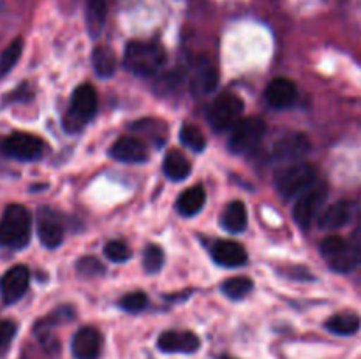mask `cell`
Wrapping results in <instances>:
<instances>
[{"mask_svg": "<svg viewBox=\"0 0 361 359\" xmlns=\"http://www.w3.org/2000/svg\"><path fill=\"white\" fill-rule=\"evenodd\" d=\"M212 257L219 266L226 267H238L247 263V252L240 243L229 241V239H221L212 248Z\"/></svg>", "mask_w": 361, "mask_h": 359, "instance_id": "17", "label": "cell"}, {"mask_svg": "<svg viewBox=\"0 0 361 359\" xmlns=\"http://www.w3.org/2000/svg\"><path fill=\"white\" fill-rule=\"evenodd\" d=\"M97 111V94H95L92 84H81L74 90L73 99H71L69 120L71 122L85 123L94 118Z\"/></svg>", "mask_w": 361, "mask_h": 359, "instance_id": "9", "label": "cell"}, {"mask_svg": "<svg viewBox=\"0 0 361 359\" xmlns=\"http://www.w3.org/2000/svg\"><path fill=\"white\" fill-rule=\"evenodd\" d=\"M204 201H207V194H204L203 187H190V189L183 190L182 196L178 197V201H176V210L183 217H194V215H197L203 210Z\"/></svg>", "mask_w": 361, "mask_h": 359, "instance_id": "20", "label": "cell"}, {"mask_svg": "<svg viewBox=\"0 0 361 359\" xmlns=\"http://www.w3.org/2000/svg\"><path fill=\"white\" fill-rule=\"evenodd\" d=\"M217 87V70L207 60H197L190 76V92L194 97H203Z\"/></svg>", "mask_w": 361, "mask_h": 359, "instance_id": "16", "label": "cell"}, {"mask_svg": "<svg viewBox=\"0 0 361 359\" xmlns=\"http://www.w3.org/2000/svg\"><path fill=\"white\" fill-rule=\"evenodd\" d=\"M345 246V239L341 238V236H328L323 243H321V253L330 260H334L335 257L341 256V252Z\"/></svg>", "mask_w": 361, "mask_h": 359, "instance_id": "31", "label": "cell"}, {"mask_svg": "<svg viewBox=\"0 0 361 359\" xmlns=\"http://www.w3.org/2000/svg\"><path fill=\"white\" fill-rule=\"evenodd\" d=\"M104 253L111 263H126L130 259V250L122 241H109L104 246Z\"/></svg>", "mask_w": 361, "mask_h": 359, "instance_id": "32", "label": "cell"}, {"mask_svg": "<svg viewBox=\"0 0 361 359\" xmlns=\"http://www.w3.org/2000/svg\"><path fill=\"white\" fill-rule=\"evenodd\" d=\"M267 123L259 116H249L243 118L233 127L231 136H229V150L236 155H245L256 150L263 141Z\"/></svg>", "mask_w": 361, "mask_h": 359, "instance_id": "4", "label": "cell"}, {"mask_svg": "<svg viewBox=\"0 0 361 359\" xmlns=\"http://www.w3.org/2000/svg\"><path fill=\"white\" fill-rule=\"evenodd\" d=\"M252 287L254 284L250 278L233 277L221 285V291L224 292L229 299H243L245 296H249V292L252 291Z\"/></svg>", "mask_w": 361, "mask_h": 359, "instance_id": "26", "label": "cell"}, {"mask_svg": "<svg viewBox=\"0 0 361 359\" xmlns=\"http://www.w3.org/2000/svg\"><path fill=\"white\" fill-rule=\"evenodd\" d=\"M143 264H145V270H147L148 273H155V271L161 270L162 264H164V252H162L161 246L157 245L147 246L143 256Z\"/></svg>", "mask_w": 361, "mask_h": 359, "instance_id": "30", "label": "cell"}, {"mask_svg": "<svg viewBox=\"0 0 361 359\" xmlns=\"http://www.w3.org/2000/svg\"><path fill=\"white\" fill-rule=\"evenodd\" d=\"M78 271L87 277H97V275L104 273V266L94 257H83L78 260Z\"/></svg>", "mask_w": 361, "mask_h": 359, "instance_id": "33", "label": "cell"}, {"mask_svg": "<svg viewBox=\"0 0 361 359\" xmlns=\"http://www.w3.org/2000/svg\"><path fill=\"white\" fill-rule=\"evenodd\" d=\"M159 348L168 354H194L200 351V338L192 331H164L157 340Z\"/></svg>", "mask_w": 361, "mask_h": 359, "instance_id": "10", "label": "cell"}, {"mask_svg": "<svg viewBox=\"0 0 361 359\" xmlns=\"http://www.w3.org/2000/svg\"><path fill=\"white\" fill-rule=\"evenodd\" d=\"M106 11H108L106 0H88L87 2L85 20H87V28L92 35L101 34L106 21Z\"/></svg>", "mask_w": 361, "mask_h": 359, "instance_id": "24", "label": "cell"}, {"mask_svg": "<svg viewBox=\"0 0 361 359\" xmlns=\"http://www.w3.org/2000/svg\"><path fill=\"white\" fill-rule=\"evenodd\" d=\"M310 151V141L305 134L302 132H289L277 139L274 146V157L286 162H298Z\"/></svg>", "mask_w": 361, "mask_h": 359, "instance_id": "8", "label": "cell"}, {"mask_svg": "<svg viewBox=\"0 0 361 359\" xmlns=\"http://www.w3.org/2000/svg\"><path fill=\"white\" fill-rule=\"evenodd\" d=\"M71 351L76 359H99L102 351V336L95 327H81L73 336Z\"/></svg>", "mask_w": 361, "mask_h": 359, "instance_id": "12", "label": "cell"}, {"mask_svg": "<svg viewBox=\"0 0 361 359\" xmlns=\"http://www.w3.org/2000/svg\"><path fill=\"white\" fill-rule=\"evenodd\" d=\"M16 334V324L13 320L0 319V352L6 351Z\"/></svg>", "mask_w": 361, "mask_h": 359, "instance_id": "34", "label": "cell"}, {"mask_svg": "<svg viewBox=\"0 0 361 359\" xmlns=\"http://www.w3.org/2000/svg\"><path fill=\"white\" fill-rule=\"evenodd\" d=\"M328 196V185L321 180H316L310 187H307L296 199L295 208H293V218L302 229L310 227V224L316 218L317 211L323 206Z\"/></svg>", "mask_w": 361, "mask_h": 359, "instance_id": "5", "label": "cell"}, {"mask_svg": "<svg viewBox=\"0 0 361 359\" xmlns=\"http://www.w3.org/2000/svg\"><path fill=\"white\" fill-rule=\"evenodd\" d=\"M123 62L137 76H154L166 62V53L155 42L133 41L126 46Z\"/></svg>", "mask_w": 361, "mask_h": 359, "instance_id": "2", "label": "cell"}, {"mask_svg": "<svg viewBox=\"0 0 361 359\" xmlns=\"http://www.w3.org/2000/svg\"><path fill=\"white\" fill-rule=\"evenodd\" d=\"M222 227L229 232H242L247 227V208L242 201H233L222 213Z\"/></svg>", "mask_w": 361, "mask_h": 359, "instance_id": "22", "label": "cell"}, {"mask_svg": "<svg viewBox=\"0 0 361 359\" xmlns=\"http://www.w3.org/2000/svg\"><path fill=\"white\" fill-rule=\"evenodd\" d=\"M356 206L351 201H338L328 206L319 217V227L324 231H338L355 218Z\"/></svg>", "mask_w": 361, "mask_h": 359, "instance_id": "13", "label": "cell"}, {"mask_svg": "<svg viewBox=\"0 0 361 359\" xmlns=\"http://www.w3.org/2000/svg\"><path fill=\"white\" fill-rule=\"evenodd\" d=\"M32 217L21 204H11L0 218V245L7 248H23L30 241Z\"/></svg>", "mask_w": 361, "mask_h": 359, "instance_id": "1", "label": "cell"}, {"mask_svg": "<svg viewBox=\"0 0 361 359\" xmlns=\"http://www.w3.org/2000/svg\"><path fill=\"white\" fill-rule=\"evenodd\" d=\"M92 62H94V69L95 73H97V76L109 77L115 74V69H116L115 55H113L111 49L106 48V46H99V48L94 49Z\"/></svg>", "mask_w": 361, "mask_h": 359, "instance_id": "25", "label": "cell"}, {"mask_svg": "<svg viewBox=\"0 0 361 359\" xmlns=\"http://www.w3.org/2000/svg\"><path fill=\"white\" fill-rule=\"evenodd\" d=\"M361 264V225L353 232L351 239H345L341 256L330 260V266L337 271H351Z\"/></svg>", "mask_w": 361, "mask_h": 359, "instance_id": "18", "label": "cell"}, {"mask_svg": "<svg viewBox=\"0 0 361 359\" xmlns=\"http://www.w3.org/2000/svg\"><path fill=\"white\" fill-rule=\"evenodd\" d=\"M226 359H231V358H226Z\"/></svg>", "mask_w": 361, "mask_h": 359, "instance_id": "35", "label": "cell"}, {"mask_svg": "<svg viewBox=\"0 0 361 359\" xmlns=\"http://www.w3.org/2000/svg\"><path fill=\"white\" fill-rule=\"evenodd\" d=\"M109 155L120 162H127V164H141L148 158L147 146L141 143L136 137L123 136L113 143Z\"/></svg>", "mask_w": 361, "mask_h": 359, "instance_id": "14", "label": "cell"}, {"mask_svg": "<svg viewBox=\"0 0 361 359\" xmlns=\"http://www.w3.org/2000/svg\"><path fill=\"white\" fill-rule=\"evenodd\" d=\"M37 234L42 245L48 248H56L63 239V225L56 220L55 215H51L49 211H42L39 215Z\"/></svg>", "mask_w": 361, "mask_h": 359, "instance_id": "19", "label": "cell"}, {"mask_svg": "<svg viewBox=\"0 0 361 359\" xmlns=\"http://www.w3.org/2000/svg\"><path fill=\"white\" fill-rule=\"evenodd\" d=\"M21 51H23V39L16 37L0 55V77H4L6 74H9L13 70V67L16 65V62L20 60Z\"/></svg>", "mask_w": 361, "mask_h": 359, "instance_id": "27", "label": "cell"}, {"mask_svg": "<svg viewBox=\"0 0 361 359\" xmlns=\"http://www.w3.org/2000/svg\"><path fill=\"white\" fill-rule=\"evenodd\" d=\"M4 155L16 160H37L42 155V141L27 132H14L2 143Z\"/></svg>", "mask_w": 361, "mask_h": 359, "instance_id": "7", "label": "cell"}, {"mask_svg": "<svg viewBox=\"0 0 361 359\" xmlns=\"http://www.w3.org/2000/svg\"><path fill=\"white\" fill-rule=\"evenodd\" d=\"M148 305V298L145 292H130V294L123 296L122 299H120V308L126 310V312L129 313H137L141 312V310L147 308Z\"/></svg>", "mask_w": 361, "mask_h": 359, "instance_id": "29", "label": "cell"}, {"mask_svg": "<svg viewBox=\"0 0 361 359\" xmlns=\"http://www.w3.org/2000/svg\"><path fill=\"white\" fill-rule=\"evenodd\" d=\"M164 172L173 182L185 180L190 175V162L185 155L178 150H171L164 157Z\"/></svg>", "mask_w": 361, "mask_h": 359, "instance_id": "21", "label": "cell"}, {"mask_svg": "<svg viewBox=\"0 0 361 359\" xmlns=\"http://www.w3.org/2000/svg\"><path fill=\"white\" fill-rule=\"evenodd\" d=\"M314 182H316V169L303 160L286 162L274 175L275 189L284 197L300 196Z\"/></svg>", "mask_w": 361, "mask_h": 359, "instance_id": "3", "label": "cell"}, {"mask_svg": "<svg viewBox=\"0 0 361 359\" xmlns=\"http://www.w3.org/2000/svg\"><path fill=\"white\" fill-rule=\"evenodd\" d=\"M28 282H30V273L25 266H14L6 271L0 278V296H2L4 303L13 305L18 299L23 298Z\"/></svg>", "mask_w": 361, "mask_h": 359, "instance_id": "11", "label": "cell"}, {"mask_svg": "<svg viewBox=\"0 0 361 359\" xmlns=\"http://www.w3.org/2000/svg\"><path fill=\"white\" fill-rule=\"evenodd\" d=\"M264 99H267L268 106L274 109L289 108L296 101L295 83L288 77H277V80L268 84L267 92H264Z\"/></svg>", "mask_w": 361, "mask_h": 359, "instance_id": "15", "label": "cell"}, {"mask_svg": "<svg viewBox=\"0 0 361 359\" xmlns=\"http://www.w3.org/2000/svg\"><path fill=\"white\" fill-rule=\"evenodd\" d=\"M180 141L192 151H203L204 146H207V139H204L203 132L192 125H185L180 130Z\"/></svg>", "mask_w": 361, "mask_h": 359, "instance_id": "28", "label": "cell"}, {"mask_svg": "<svg viewBox=\"0 0 361 359\" xmlns=\"http://www.w3.org/2000/svg\"><path fill=\"white\" fill-rule=\"evenodd\" d=\"M243 101L235 94L219 95L208 108V122L215 130H226L240 122Z\"/></svg>", "mask_w": 361, "mask_h": 359, "instance_id": "6", "label": "cell"}, {"mask_svg": "<svg viewBox=\"0 0 361 359\" xmlns=\"http://www.w3.org/2000/svg\"><path fill=\"white\" fill-rule=\"evenodd\" d=\"M361 320L355 313H337V315L330 317L326 320V329L331 331L334 334H341V336H349L355 334L360 329Z\"/></svg>", "mask_w": 361, "mask_h": 359, "instance_id": "23", "label": "cell"}]
</instances>
